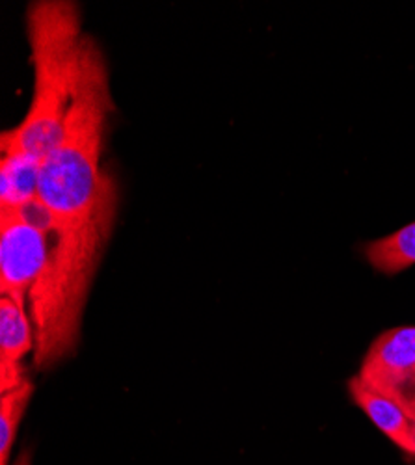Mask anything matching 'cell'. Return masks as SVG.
<instances>
[{
  "mask_svg": "<svg viewBox=\"0 0 415 465\" xmlns=\"http://www.w3.org/2000/svg\"><path fill=\"white\" fill-rule=\"evenodd\" d=\"M114 110L104 54L86 34L74 99L58 143L42 163L37 188L53 229L47 266L28 298L37 369L77 352L90 289L114 231L118 184L103 168Z\"/></svg>",
  "mask_w": 415,
  "mask_h": 465,
  "instance_id": "cell-1",
  "label": "cell"
},
{
  "mask_svg": "<svg viewBox=\"0 0 415 465\" xmlns=\"http://www.w3.org/2000/svg\"><path fill=\"white\" fill-rule=\"evenodd\" d=\"M34 90L23 122L3 133L0 151L45 159L58 143L77 90L86 34L77 3L40 0L26 10Z\"/></svg>",
  "mask_w": 415,
  "mask_h": 465,
  "instance_id": "cell-2",
  "label": "cell"
},
{
  "mask_svg": "<svg viewBox=\"0 0 415 465\" xmlns=\"http://www.w3.org/2000/svg\"><path fill=\"white\" fill-rule=\"evenodd\" d=\"M51 248V220L40 202L0 211V296L26 307L47 266Z\"/></svg>",
  "mask_w": 415,
  "mask_h": 465,
  "instance_id": "cell-3",
  "label": "cell"
},
{
  "mask_svg": "<svg viewBox=\"0 0 415 465\" xmlns=\"http://www.w3.org/2000/svg\"><path fill=\"white\" fill-rule=\"evenodd\" d=\"M358 376L397 401L415 420V326L393 328L376 337Z\"/></svg>",
  "mask_w": 415,
  "mask_h": 465,
  "instance_id": "cell-4",
  "label": "cell"
},
{
  "mask_svg": "<svg viewBox=\"0 0 415 465\" xmlns=\"http://www.w3.org/2000/svg\"><path fill=\"white\" fill-rule=\"evenodd\" d=\"M35 351V330L26 307L0 296V393H8L28 380L25 358Z\"/></svg>",
  "mask_w": 415,
  "mask_h": 465,
  "instance_id": "cell-5",
  "label": "cell"
},
{
  "mask_svg": "<svg viewBox=\"0 0 415 465\" xmlns=\"http://www.w3.org/2000/svg\"><path fill=\"white\" fill-rule=\"evenodd\" d=\"M351 399L400 450L415 456V420L391 397L372 390L358 374L347 383Z\"/></svg>",
  "mask_w": 415,
  "mask_h": 465,
  "instance_id": "cell-6",
  "label": "cell"
},
{
  "mask_svg": "<svg viewBox=\"0 0 415 465\" xmlns=\"http://www.w3.org/2000/svg\"><path fill=\"white\" fill-rule=\"evenodd\" d=\"M42 159L25 153H3L0 159V211L23 209L37 202Z\"/></svg>",
  "mask_w": 415,
  "mask_h": 465,
  "instance_id": "cell-7",
  "label": "cell"
},
{
  "mask_svg": "<svg viewBox=\"0 0 415 465\" xmlns=\"http://www.w3.org/2000/svg\"><path fill=\"white\" fill-rule=\"evenodd\" d=\"M369 264L382 274L393 276L415 264V222L397 229L388 237L365 246Z\"/></svg>",
  "mask_w": 415,
  "mask_h": 465,
  "instance_id": "cell-8",
  "label": "cell"
},
{
  "mask_svg": "<svg viewBox=\"0 0 415 465\" xmlns=\"http://www.w3.org/2000/svg\"><path fill=\"white\" fill-rule=\"evenodd\" d=\"M34 395V383L25 380L17 390L0 393V465H10L21 420Z\"/></svg>",
  "mask_w": 415,
  "mask_h": 465,
  "instance_id": "cell-9",
  "label": "cell"
},
{
  "mask_svg": "<svg viewBox=\"0 0 415 465\" xmlns=\"http://www.w3.org/2000/svg\"><path fill=\"white\" fill-rule=\"evenodd\" d=\"M12 465H32V452H30V450H23V452L15 458V461H14Z\"/></svg>",
  "mask_w": 415,
  "mask_h": 465,
  "instance_id": "cell-10",
  "label": "cell"
}]
</instances>
